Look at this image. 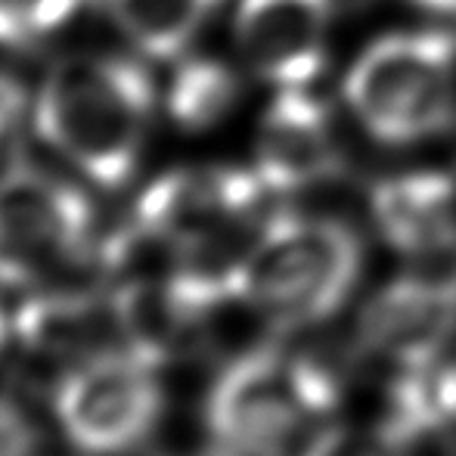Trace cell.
Wrapping results in <instances>:
<instances>
[{
  "label": "cell",
  "mask_w": 456,
  "mask_h": 456,
  "mask_svg": "<svg viewBox=\"0 0 456 456\" xmlns=\"http://www.w3.org/2000/svg\"><path fill=\"white\" fill-rule=\"evenodd\" d=\"M152 100L143 66L106 53H72L44 75L35 127L87 181L115 190L137 168Z\"/></svg>",
  "instance_id": "obj_1"
},
{
  "label": "cell",
  "mask_w": 456,
  "mask_h": 456,
  "mask_svg": "<svg viewBox=\"0 0 456 456\" xmlns=\"http://www.w3.org/2000/svg\"><path fill=\"white\" fill-rule=\"evenodd\" d=\"M361 233L338 217L273 211L248 255L240 301L280 332L330 320L361 280Z\"/></svg>",
  "instance_id": "obj_2"
},
{
  "label": "cell",
  "mask_w": 456,
  "mask_h": 456,
  "mask_svg": "<svg viewBox=\"0 0 456 456\" xmlns=\"http://www.w3.org/2000/svg\"><path fill=\"white\" fill-rule=\"evenodd\" d=\"M354 121L382 146H416L456 125V35L391 31L357 53L345 75Z\"/></svg>",
  "instance_id": "obj_3"
},
{
  "label": "cell",
  "mask_w": 456,
  "mask_h": 456,
  "mask_svg": "<svg viewBox=\"0 0 456 456\" xmlns=\"http://www.w3.org/2000/svg\"><path fill=\"white\" fill-rule=\"evenodd\" d=\"M317 410L292 348H255L217 372L205 422L236 456H289Z\"/></svg>",
  "instance_id": "obj_4"
},
{
  "label": "cell",
  "mask_w": 456,
  "mask_h": 456,
  "mask_svg": "<svg viewBox=\"0 0 456 456\" xmlns=\"http://www.w3.org/2000/svg\"><path fill=\"white\" fill-rule=\"evenodd\" d=\"M94 208L78 186L35 165L0 175V282L37 286L91 246Z\"/></svg>",
  "instance_id": "obj_5"
},
{
  "label": "cell",
  "mask_w": 456,
  "mask_h": 456,
  "mask_svg": "<svg viewBox=\"0 0 456 456\" xmlns=\"http://www.w3.org/2000/svg\"><path fill=\"white\" fill-rule=\"evenodd\" d=\"M56 419L75 447L115 456L137 447L162 413L156 366L127 348L75 363L56 385Z\"/></svg>",
  "instance_id": "obj_6"
},
{
  "label": "cell",
  "mask_w": 456,
  "mask_h": 456,
  "mask_svg": "<svg viewBox=\"0 0 456 456\" xmlns=\"http://www.w3.org/2000/svg\"><path fill=\"white\" fill-rule=\"evenodd\" d=\"M348 152L336 112L311 87L276 91L255 131V175L271 192H307L336 183Z\"/></svg>",
  "instance_id": "obj_7"
},
{
  "label": "cell",
  "mask_w": 456,
  "mask_h": 456,
  "mask_svg": "<svg viewBox=\"0 0 456 456\" xmlns=\"http://www.w3.org/2000/svg\"><path fill=\"white\" fill-rule=\"evenodd\" d=\"M453 338L456 292L413 271L379 286L354 323L357 351L397 372L447 357Z\"/></svg>",
  "instance_id": "obj_8"
},
{
  "label": "cell",
  "mask_w": 456,
  "mask_h": 456,
  "mask_svg": "<svg viewBox=\"0 0 456 456\" xmlns=\"http://www.w3.org/2000/svg\"><path fill=\"white\" fill-rule=\"evenodd\" d=\"M338 0H240L233 37L255 78L276 91L311 87L330 60Z\"/></svg>",
  "instance_id": "obj_9"
},
{
  "label": "cell",
  "mask_w": 456,
  "mask_h": 456,
  "mask_svg": "<svg viewBox=\"0 0 456 456\" xmlns=\"http://www.w3.org/2000/svg\"><path fill=\"white\" fill-rule=\"evenodd\" d=\"M271 196L261 177L236 165H202L159 177L137 199L134 221L175 242L265 211Z\"/></svg>",
  "instance_id": "obj_10"
},
{
  "label": "cell",
  "mask_w": 456,
  "mask_h": 456,
  "mask_svg": "<svg viewBox=\"0 0 456 456\" xmlns=\"http://www.w3.org/2000/svg\"><path fill=\"white\" fill-rule=\"evenodd\" d=\"M19 345L50 363H81L109 351V332L118 336L112 298L100 301L87 292L31 295L12 320Z\"/></svg>",
  "instance_id": "obj_11"
},
{
  "label": "cell",
  "mask_w": 456,
  "mask_h": 456,
  "mask_svg": "<svg viewBox=\"0 0 456 456\" xmlns=\"http://www.w3.org/2000/svg\"><path fill=\"white\" fill-rule=\"evenodd\" d=\"M109 298L125 348L152 366L186 354L202 338V326L211 314L186 298L175 282L112 289Z\"/></svg>",
  "instance_id": "obj_12"
},
{
  "label": "cell",
  "mask_w": 456,
  "mask_h": 456,
  "mask_svg": "<svg viewBox=\"0 0 456 456\" xmlns=\"http://www.w3.org/2000/svg\"><path fill=\"white\" fill-rule=\"evenodd\" d=\"M224 0H109L118 28L152 60H175Z\"/></svg>",
  "instance_id": "obj_13"
},
{
  "label": "cell",
  "mask_w": 456,
  "mask_h": 456,
  "mask_svg": "<svg viewBox=\"0 0 456 456\" xmlns=\"http://www.w3.org/2000/svg\"><path fill=\"white\" fill-rule=\"evenodd\" d=\"M385 419L413 441L456 432V361L441 357L419 370L397 372Z\"/></svg>",
  "instance_id": "obj_14"
},
{
  "label": "cell",
  "mask_w": 456,
  "mask_h": 456,
  "mask_svg": "<svg viewBox=\"0 0 456 456\" xmlns=\"http://www.w3.org/2000/svg\"><path fill=\"white\" fill-rule=\"evenodd\" d=\"M242 96V81L233 66L208 56L181 62L168 91V112L183 131H208L221 125Z\"/></svg>",
  "instance_id": "obj_15"
},
{
  "label": "cell",
  "mask_w": 456,
  "mask_h": 456,
  "mask_svg": "<svg viewBox=\"0 0 456 456\" xmlns=\"http://www.w3.org/2000/svg\"><path fill=\"white\" fill-rule=\"evenodd\" d=\"M416 441L395 422L382 419L370 426H330L311 438L301 456H413Z\"/></svg>",
  "instance_id": "obj_16"
},
{
  "label": "cell",
  "mask_w": 456,
  "mask_h": 456,
  "mask_svg": "<svg viewBox=\"0 0 456 456\" xmlns=\"http://www.w3.org/2000/svg\"><path fill=\"white\" fill-rule=\"evenodd\" d=\"M37 432L12 401L0 397V456H35Z\"/></svg>",
  "instance_id": "obj_17"
},
{
  "label": "cell",
  "mask_w": 456,
  "mask_h": 456,
  "mask_svg": "<svg viewBox=\"0 0 456 456\" xmlns=\"http://www.w3.org/2000/svg\"><path fill=\"white\" fill-rule=\"evenodd\" d=\"M403 4L416 6V10H422V12H432V16L456 19V0H403Z\"/></svg>",
  "instance_id": "obj_18"
},
{
  "label": "cell",
  "mask_w": 456,
  "mask_h": 456,
  "mask_svg": "<svg viewBox=\"0 0 456 456\" xmlns=\"http://www.w3.org/2000/svg\"><path fill=\"white\" fill-rule=\"evenodd\" d=\"M16 106H19L16 94H12L6 85H0V134L6 131V125H10L12 112H16Z\"/></svg>",
  "instance_id": "obj_19"
},
{
  "label": "cell",
  "mask_w": 456,
  "mask_h": 456,
  "mask_svg": "<svg viewBox=\"0 0 456 456\" xmlns=\"http://www.w3.org/2000/svg\"><path fill=\"white\" fill-rule=\"evenodd\" d=\"M190 456H236L230 447H224V444H215V447H205V451H199V453H190Z\"/></svg>",
  "instance_id": "obj_20"
},
{
  "label": "cell",
  "mask_w": 456,
  "mask_h": 456,
  "mask_svg": "<svg viewBox=\"0 0 456 456\" xmlns=\"http://www.w3.org/2000/svg\"><path fill=\"white\" fill-rule=\"evenodd\" d=\"M4 342H6V317H4V311H0V348H4Z\"/></svg>",
  "instance_id": "obj_21"
}]
</instances>
